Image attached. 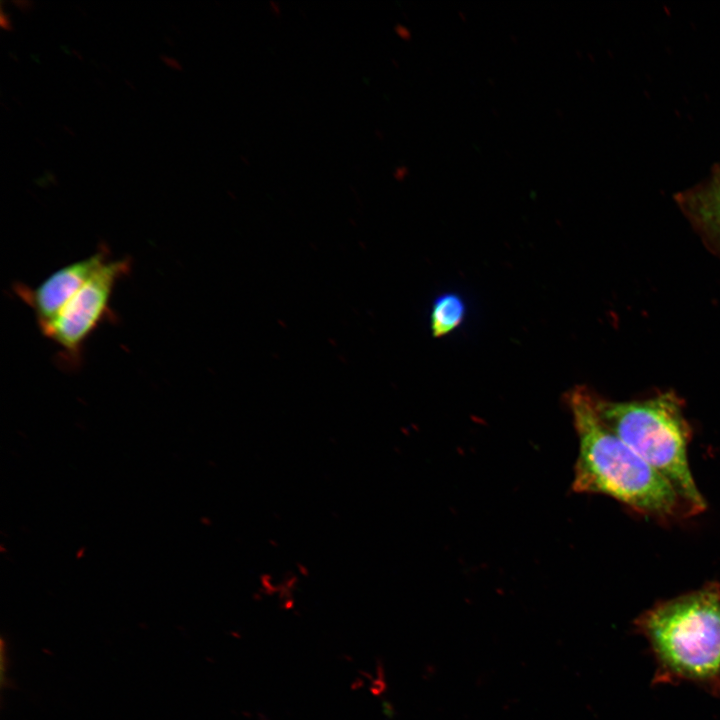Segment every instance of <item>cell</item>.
Instances as JSON below:
<instances>
[{
    "label": "cell",
    "instance_id": "cell-8",
    "mask_svg": "<svg viewBox=\"0 0 720 720\" xmlns=\"http://www.w3.org/2000/svg\"><path fill=\"white\" fill-rule=\"evenodd\" d=\"M0 24L2 28L6 30H12L11 22L9 16L1 9L0 13Z\"/></svg>",
    "mask_w": 720,
    "mask_h": 720
},
{
    "label": "cell",
    "instance_id": "cell-6",
    "mask_svg": "<svg viewBox=\"0 0 720 720\" xmlns=\"http://www.w3.org/2000/svg\"><path fill=\"white\" fill-rule=\"evenodd\" d=\"M466 304L456 293L439 295L433 302L430 324L434 337H443L457 329L465 319Z\"/></svg>",
    "mask_w": 720,
    "mask_h": 720
},
{
    "label": "cell",
    "instance_id": "cell-2",
    "mask_svg": "<svg viewBox=\"0 0 720 720\" xmlns=\"http://www.w3.org/2000/svg\"><path fill=\"white\" fill-rule=\"evenodd\" d=\"M633 626L654 659V685L692 683L720 698V583L659 601Z\"/></svg>",
    "mask_w": 720,
    "mask_h": 720
},
{
    "label": "cell",
    "instance_id": "cell-3",
    "mask_svg": "<svg viewBox=\"0 0 720 720\" xmlns=\"http://www.w3.org/2000/svg\"><path fill=\"white\" fill-rule=\"evenodd\" d=\"M595 403L607 427L673 486L690 515L705 510L688 460L691 430L678 398L666 393L614 402L595 396Z\"/></svg>",
    "mask_w": 720,
    "mask_h": 720
},
{
    "label": "cell",
    "instance_id": "cell-1",
    "mask_svg": "<svg viewBox=\"0 0 720 720\" xmlns=\"http://www.w3.org/2000/svg\"><path fill=\"white\" fill-rule=\"evenodd\" d=\"M566 402L579 440L574 492L610 496L659 520L690 516L673 486L603 422L592 392L577 386Z\"/></svg>",
    "mask_w": 720,
    "mask_h": 720
},
{
    "label": "cell",
    "instance_id": "cell-4",
    "mask_svg": "<svg viewBox=\"0 0 720 720\" xmlns=\"http://www.w3.org/2000/svg\"><path fill=\"white\" fill-rule=\"evenodd\" d=\"M130 265L127 258L104 262L56 317L39 326L68 361L78 363L88 337L111 314L114 288Z\"/></svg>",
    "mask_w": 720,
    "mask_h": 720
},
{
    "label": "cell",
    "instance_id": "cell-7",
    "mask_svg": "<svg viewBox=\"0 0 720 720\" xmlns=\"http://www.w3.org/2000/svg\"><path fill=\"white\" fill-rule=\"evenodd\" d=\"M697 209L703 220L720 227V179L701 193Z\"/></svg>",
    "mask_w": 720,
    "mask_h": 720
},
{
    "label": "cell",
    "instance_id": "cell-5",
    "mask_svg": "<svg viewBox=\"0 0 720 720\" xmlns=\"http://www.w3.org/2000/svg\"><path fill=\"white\" fill-rule=\"evenodd\" d=\"M107 260L108 254L104 248L89 257L59 268L34 288L18 284L15 291L33 310L40 326L56 317Z\"/></svg>",
    "mask_w": 720,
    "mask_h": 720
}]
</instances>
